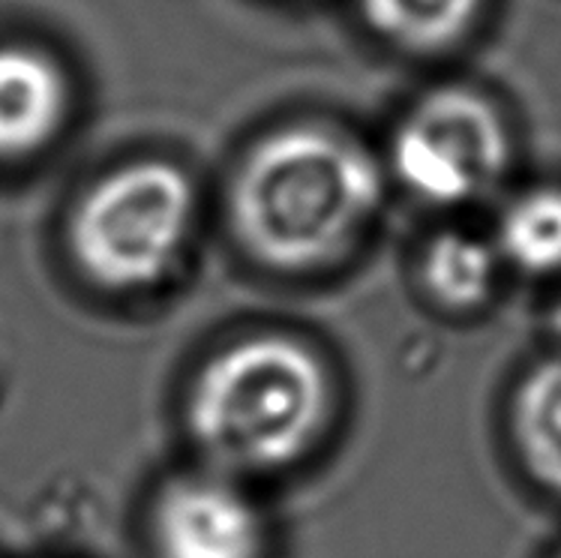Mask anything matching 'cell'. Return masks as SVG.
<instances>
[{
	"label": "cell",
	"mask_w": 561,
	"mask_h": 558,
	"mask_svg": "<svg viewBox=\"0 0 561 558\" xmlns=\"http://www.w3.org/2000/svg\"><path fill=\"white\" fill-rule=\"evenodd\" d=\"M385 178L364 145L324 126L262 138L231 186V223L276 271H310L352 250L376 219Z\"/></svg>",
	"instance_id": "6da1fadb"
},
{
	"label": "cell",
	"mask_w": 561,
	"mask_h": 558,
	"mask_svg": "<svg viewBox=\"0 0 561 558\" xmlns=\"http://www.w3.org/2000/svg\"><path fill=\"white\" fill-rule=\"evenodd\" d=\"M328 411L319 357L286 337H259L219 352L195 378L190 430L222 475L274 471L310 451Z\"/></svg>",
	"instance_id": "7a4b0ae2"
},
{
	"label": "cell",
	"mask_w": 561,
	"mask_h": 558,
	"mask_svg": "<svg viewBox=\"0 0 561 558\" xmlns=\"http://www.w3.org/2000/svg\"><path fill=\"white\" fill-rule=\"evenodd\" d=\"M195 193L184 171L145 160L105 174L69 223V247L93 283L133 292L160 283L184 250Z\"/></svg>",
	"instance_id": "3957f363"
},
{
	"label": "cell",
	"mask_w": 561,
	"mask_h": 558,
	"mask_svg": "<svg viewBox=\"0 0 561 558\" xmlns=\"http://www.w3.org/2000/svg\"><path fill=\"white\" fill-rule=\"evenodd\" d=\"M514 145L490 100L462 88L424 96L390 145L400 183L433 207H466L499 190Z\"/></svg>",
	"instance_id": "277c9868"
},
{
	"label": "cell",
	"mask_w": 561,
	"mask_h": 558,
	"mask_svg": "<svg viewBox=\"0 0 561 558\" xmlns=\"http://www.w3.org/2000/svg\"><path fill=\"white\" fill-rule=\"evenodd\" d=\"M157 558H262L264 520L222 471L172 480L153 508Z\"/></svg>",
	"instance_id": "5b68a950"
},
{
	"label": "cell",
	"mask_w": 561,
	"mask_h": 558,
	"mask_svg": "<svg viewBox=\"0 0 561 558\" xmlns=\"http://www.w3.org/2000/svg\"><path fill=\"white\" fill-rule=\"evenodd\" d=\"M502 435L528 490L561 504V352L531 357L516 369L502 399Z\"/></svg>",
	"instance_id": "8992f818"
},
{
	"label": "cell",
	"mask_w": 561,
	"mask_h": 558,
	"mask_svg": "<svg viewBox=\"0 0 561 558\" xmlns=\"http://www.w3.org/2000/svg\"><path fill=\"white\" fill-rule=\"evenodd\" d=\"M69 84L39 48L0 43V160L43 150L67 121Z\"/></svg>",
	"instance_id": "52a82bcc"
},
{
	"label": "cell",
	"mask_w": 561,
	"mask_h": 558,
	"mask_svg": "<svg viewBox=\"0 0 561 558\" xmlns=\"http://www.w3.org/2000/svg\"><path fill=\"white\" fill-rule=\"evenodd\" d=\"M504 276L507 271L493 238L471 228L436 231L417 262L426 300L457 319H471L493 307Z\"/></svg>",
	"instance_id": "ba28073f"
},
{
	"label": "cell",
	"mask_w": 561,
	"mask_h": 558,
	"mask_svg": "<svg viewBox=\"0 0 561 558\" xmlns=\"http://www.w3.org/2000/svg\"><path fill=\"white\" fill-rule=\"evenodd\" d=\"M493 243L507 274L561 280V186H531L514 195L495 219Z\"/></svg>",
	"instance_id": "9c48e42d"
},
{
	"label": "cell",
	"mask_w": 561,
	"mask_h": 558,
	"mask_svg": "<svg viewBox=\"0 0 561 558\" xmlns=\"http://www.w3.org/2000/svg\"><path fill=\"white\" fill-rule=\"evenodd\" d=\"M369 27L409 52H442L469 34L481 0H357Z\"/></svg>",
	"instance_id": "30bf717a"
},
{
	"label": "cell",
	"mask_w": 561,
	"mask_h": 558,
	"mask_svg": "<svg viewBox=\"0 0 561 558\" xmlns=\"http://www.w3.org/2000/svg\"><path fill=\"white\" fill-rule=\"evenodd\" d=\"M540 328H543V333L550 337L552 349H559L561 352V280L556 283V292H552V297L547 300V307H543Z\"/></svg>",
	"instance_id": "8fae6325"
},
{
	"label": "cell",
	"mask_w": 561,
	"mask_h": 558,
	"mask_svg": "<svg viewBox=\"0 0 561 558\" xmlns=\"http://www.w3.org/2000/svg\"><path fill=\"white\" fill-rule=\"evenodd\" d=\"M547 558H561V544H556V547H552V553Z\"/></svg>",
	"instance_id": "7c38bea8"
}]
</instances>
